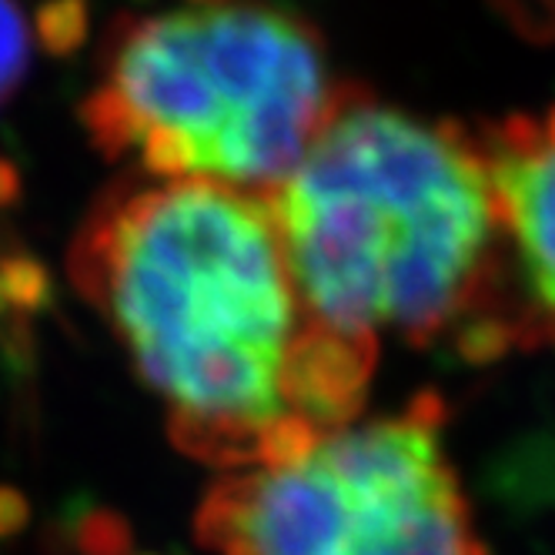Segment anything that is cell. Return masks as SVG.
Segmentation results:
<instances>
[{
	"instance_id": "obj_1",
	"label": "cell",
	"mask_w": 555,
	"mask_h": 555,
	"mask_svg": "<svg viewBox=\"0 0 555 555\" xmlns=\"http://www.w3.org/2000/svg\"><path fill=\"white\" fill-rule=\"evenodd\" d=\"M70 278L211 465L285 462L362 399L365 351L311 325L264 194L128 184L77 231Z\"/></svg>"
},
{
	"instance_id": "obj_2",
	"label": "cell",
	"mask_w": 555,
	"mask_h": 555,
	"mask_svg": "<svg viewBox=\"0 0 555 555\" xmlns=\"http://www.w3.org/2000/svg\"><path fill=\"white\" fill-rule=\"evenodd\" d=\"M271 215L311 325L362 351L391 332L428 345L468 325L502 345L505 234L482 138L341 91Z\"/></svg>"
},
{
	"instance_id": "obj_3",
	"label": "cell",
	"mask_w": 555,
	"mask_h": 555,
	"mask_svg": "<svg viewBox=\"0 0 555 555\" xmlns=\"http://www.w3.org/2000/svg\"><path fill=\"white\" fill-rule=\"evenodd\" d=\"M345 88L308 24L258 0H205L125 24L85 125L151 178L268 194L325 128Z\"/></svg>"
},
{
	"instance_id": "obj_4",
	"label": "cell",
	"mask_w": 555,
	"mask_h": 555,
	"mask_svg": "<svg viewBox=\"0 0 555 555\" xmlns=\"http://www.w3.org/2000/svg\"><path fill=\"white\" fill-rule=\"evenodd\" d=\"M442 405L322 431L305 452L231 472L197 512L224 555H486L442 449Z\"/></svg>"
},
{
	"instance_id": "obj_5",
	"label": "cell",
	"mask_w": 555,
	"mask_h": 555,
	"mask_svg": "<svg viewBox=\"0 0 555 555\" xmlns=\"http://www.w3.org/2000/svg\"><path fill=\"white\" fill-rule=\"evenodd\" d=\"M505 251L539 314L555 322V111L512 117L482 138Z\"/></svg>"
},
{
	"instance_id": "obj_6",
	"label": "cell",
	"mask_w": 555,
	"mask_h": 555,
	"mask_svg": "<svg viewBox=\"0 0 555 555\" xmlns=\"http://www.w3.org/2000/svg\"><path fill=\"white\" fill-rule=\"evenodd\" d=\"M34 57V27L17 0H0V111L21 91Z\"/></svg>"
},
{
	"instance_id": "obj_7",
	"label": "cell",
	"mask_w": 555,
	"mask_h": 555,
	"mask_svg": "<svg viewBox=\"0 0 555 555\" xmlns=\"http://www.w3.org/2000/svg\"><path fill=\"white\" fill-rule=\"evenodd\" d=\"M41 292H44L41 271L30 261H21V258L0 261V332L14 319H24V314L41 301Z\"/></svg>"
}]
</instances>
